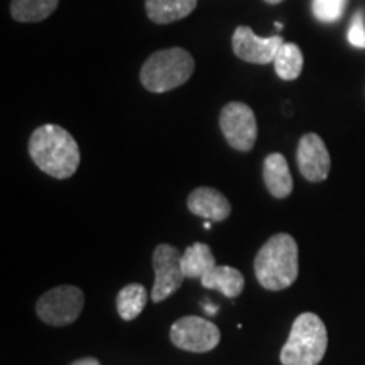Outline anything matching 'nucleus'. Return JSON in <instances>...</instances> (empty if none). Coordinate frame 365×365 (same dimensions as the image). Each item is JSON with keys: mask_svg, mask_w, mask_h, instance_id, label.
Returning a JSON list of instances; mask_svg holds the SVG:
<instances>
[{"mask_svg": "<svg viewBox=\"0 0 365 365\" xmlns=\"http://www.w3.org/2000/svg\"><path fill=\"white\" fill-rule=\"evenodd\" d=\"M173 345L193 354H207L220 344V330L215 323L202 317H182L173 323Z\"/></svg>", "mask_w": 365, "mask_h": 365, "instance_id": "423d86ee", "label": "nucleus"}, {"mask_svg": "<svg viewBox=\"0 0 365 365\" xmlns=\"http://www.w3.org/2000/svg\"><path fill=\"white\" fill-rule=\"evenodd\" d=\"M202 286L222 293L228 299L239 298L245 287V277L239 269L230 266H215L205 272L202 277Z\"/></svg>", "mask_w": 365, "mask_h": 365, "instance_id": "ddd939ff", "label": "nucleus"}, {"mask_svg": "<svg viewBox=\"0 0 365 365\" xmlns=\"http://www.w3.org/2000/svg\"><path fill=\"white\" fill-rule=\"evenodd\" d=\"M274 27H276L277 31H281L282 29V24H281V22H276V24H274Z\"/></svg>", "mask_w": 365, "mask_h": 365, "instance_id": "5701e85b", "label": "nucleus"}, {"mask_svg": "<svg viewBox=\"0 0 365 365\" xmlns=\"http://www.w3.org/2000/svg\"><path fill=\"white\" fill-rule=\"evenodd\" d=\"M145 303H148V289L139 282H132L122 287L115 299L117 312L125 322H132L139 317L144 312Z\"/></svg>", "mask_w": 365, "mask_h": 365, "instance_id": "dca6fc26", "label": "nucleus"}, {"mask_svg": "<svg viewBox=\"0 0 365 365\" xmlns=\"http://www.w3.org/2000/svg\"><path fill=\"white\" fill-rule=\"evenodd\" d=\"M29 156L48 176L68 180L80 166V148L66 129L56 124L38 127L29 139Z\"/></svg>", "mask_w": 365, "mask_h": 365, "instance_id": "f257e3e1", "label": "nucleus"}, {"mask_svg": "<svg viewBox=\"0 0 365 365\" xmlns=\"http://www.w3.org/2000/svg\"><path fill=\"white\" fill-rule=\"evenodd\" d=\"M296 159H298L299 173L303 175L304 180L322 182L330 175V153H328L325 143L318 134L309 132V134L301 137Z\"/></svg>", "mask_w": 365, "mask_h": 365, "instance_id": "9d476101", "label": "nucleus"}, {"mask_svg": "<svg viewBox=\"0 0 365 365\" xmlns=\"http://www.w3.org/2000/svg\"><path fill=\"white\" fill-rule=\"evenodd\" d=\"M58 4L59 0H12L11 14L19 22H39L48 19Z\"/></svg>", "mask_w": 365, "mask_h": 365, "instance_id": "a211bd4d", "label": "nucleus"}, {"mask_svg": "<svg viewBox=\"0 0 365 365\" xmlns=\"http://www.w3.org/2000/svg\"><path fill=\"white\" fill-rule=\"evenodd\" d=\"M274 70L277 76L284 81H293L298 78L303 71L304 58L299 46L294 43H282V46L274 58Z\"/></svg>", "mask_w": 365, "mask_h": 365, "instance_id": "f3484780", "label": "nucleus"}, {"mask_svg": "<svg viewBox=\"0 0 365 365\" xmlns=\"http://www.w3.org/2000/svg\"><path fill=\"white\" fill-rule=\"evenodd\" d=\"M220 129L230 148L240 153L252 150L257 139V122L247 103H227L220 112Z\"/></svg>", "mask_w": 365, "mask_h": 365, "instance_id": "6e6552de", "label": "nucleus"}, {"mask_svg": "<svg viewBox=\"0 0 365 365\" xmlns=\"http://www.w3.org/2000/svg\"><path fill=\"white\" fill-rule=\"evenodd\" d=\"M328 349V331L323 319L314 313H301L291 327L281 350L282 365H318Z\"/></svg>", "mask_w": 365, "mask_h": 365, "instance_id": "7ed1b4c3", "label": "nucleus"}, {"mask_svg": "<svg viewBox=\"0 0 365 365\" xmlns=\"http://www.w3.org/2000/svg\"><path fill=\"white\" fill-rule=\"evenodd\" d=\"M349 43L355 46V48L365 49V22H364V12H357L352 19L349 29Z\"/></svg>", "mask_w": 365, "mask_h": 365, "instance_id": "aec40b11", "label": "nucleus"}, {"mask_svg": "<svg viewBox=\"0 0 365 365\" xmlns=\"http://www.w3.org/2000/svg\"><path fill=\"white\" fill-rule=\"evenodd\" d=\"M299 250L289 234H274L259 249L254 259V272L259 284L269 291L291 287L299 274Z\"/></svg>", "mask_w": 365, "mask_h": 365, "instance_id": "f03ea898", "label": "nucleus"}, {"mask_svg": "<svg viewBox=\"0 0 365 365\" xmlns=\"http://www.w3.org/2000/svg\"><path fill=\"white\" fill-rule=\"evenodd\" d=\"M186 203L193 215L202 217L205 220L223 222L232 213V205L227 196L215 188H208V186L191 191Z\"/></svg>", "mask_w": 365, "mask_h": 365, "instance_id": "9b49d317", "label": "nucleus"}, {"mask_svg": "<svg viewBox=\"0 0 365 365\" xmlns=\"http://www.w3.org/2000/svg\"><path fill=\"white\" fill-rule=\"evenodd\" d=\"M346 7V0H313V14L322 22L339 21Z\"/></svg>", "mask_w": 365, "mask_h": 365, "instance_id": "6ab92c4d", "label": "nucleus"}, {"mask_svg": "<svg viewBox=\"0 0 365 365\" xmlns=\"http://www.w3.org/2000/svg\"><path fill=\"white\" fill-rule=\"evenodd\" d=\"M182 254L171 244H159L153 254L154 286L150 298L154 303H163L180 289L186 279L181 267Z\"/></svg>", "mask_w": 365, "mask_h": 365, "instance_id": "0eeeda50", "label": "nucleus"}, {"mask_svg": "<svg viewBox=\"0 0 365 365\" xmlns=\"http://www.w3.org/2000/svg\"><path fill=\"white\" fill-rule=\"evenodd\" d=\"M70 365H100V362L93 357H85V359L75 360V362H71Z\"/></svg>", "mask_w": 365, "mask_h": 365, "instance_id": "412c9836", "label": "nucleus"}, {"mask_svg": "<svg viewBox=\"0 0 365 365\" xmlns=\"http://www.w3.org/2000/svg\"><path fill=\"white\" fill-rule=\"evenodd\" d=\"M85 294L76 286H56L44 293L36 303V313L49 327H66L75 323L83 312Z\"/></svg>", "mask_w": 365, "mask_h": 365, "instance_id": "39448f33", "label": "nucleus"}, {"mask_svg": "<svg viewBox=\"0 0 365 365\" xmlns=\"http://www.w3.org/2000/svg\"><path fill=\"white\" fill-rule=\"evenodd\" d=\"M264 185L274 198H287L293 193V176H291L289 164L281 153H272L264 159L262 166Z\"/></svg>", "mask_w": 365, "mask_h": 365, "instance_id": "f8f14e48", "label": "nucleus"}, {"mask_svg": "<svg viewBox=\"0 0 365 365\" xmlns=\"http://www.w3.org/2000/svg\"><path fill=\"white\" fill-rule=\"evenodd\" d=\"M205 228H207V230H208V228H212V220H210V222H205V225H203Z\"/></svg>", "mask_w": 365, "mask_h": 365, "instance_id": "b1692460", "label": "nucleus"}, {"mask_svg": "<svg viewBox=\"0 0 365 365\" xmlns=\"http://www.w3.org/2000/svg\"><path fill=\"white\" fill-rule=\"evenodd\" d=\"M264 2L271 4V6H276V4H281V2H284V0H264Z\"/></svg>", "mask_w": 365, "mask_h": 365, "instance_id": "4be33fe9", "label": "nucleus"}, {"mask_svg": "<svg viewBox=\"0 0 365 365\" xmlns=\"http://www.w3.org/2000/svg\"><path fill=\"white\" fill-rule=\"evenodd\" d=\"M215 266V257H213L208 245L203 244V242H195L193 245H190L182 252L181 267L182 272H185V277H188V279H196V277L200 279L205 272H208L210 269Z\"/></svg>", "mask_w": 365, "mask_h": 365, "instance_id": "2eb2a0df", "label": "nucleus"}, {"mask_svg": "<svg viewBox=\"0 0 365 365\" xmlns=\"http://www.w3.org/2000/svg\"><path fill=\"white\" fill-rule=\"evenodd\" d=\"M198 0H145V12L154 24H171L188 17Z\"/></svg>", "mask_w": 365, "mask_h": 365, "instance_id": "4468645a", "label": "nucleus"}, {"mask_svg": "<svg viewBox=\"0 0 365 365\" xmlns=\"http://www.w3.org/2000/svg\"><path fill=\"white\" fill-rule=\"evenodd\" d=\"M195 71V59L182 48L153 53L140 68V81L153 93H164L185 85Z\"/></svg>", "mask_w": 365, "mask_h": 365, "instance_id": "20e7f679", "label": "nucleus"}, {"mask_svg": "<svg viewBox=\"0 0 365 365\" xmlns=\"http://www.w3.org/2000/svg\"><path fill=\"white\" fill-rule=\"evenodd\" d=\"M284 43L281 36L271 38H259L247 26H239L232 36V49L235 56L242 61L254 63V65H267L272 63L277 51Z\"/></svg>", "mask_w": 365, "mask_h": 365, "instance_id": "1a4fd4ad", "label": "nucleus"}]
</instances>
